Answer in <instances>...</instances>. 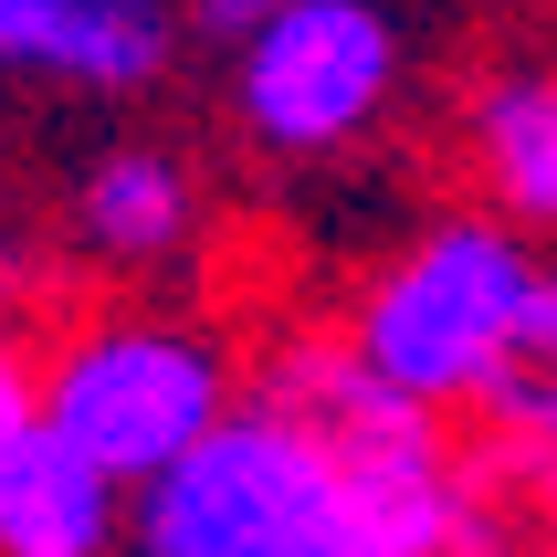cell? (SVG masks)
<instances>
[{"instance_id": "obj_1", "label": "cell", "mask_w": 557, "mask_h": 557, "mask_svg": "<svg viewBox=\"0 0 557 557\" xmlns=\"http://www.w3.org/2000/svg\"><path fill=\"white\" fill-rule=\"evenodd\" d=\"M126 547L137 557H389L369 505L347 495V473L263 400L211 421L180 463H158L126 495Z\"/></svg>"}, {"instance_id": "obj_2", "label": "cell", "mask_w": 557, "mask_h": 557, "mask_svg": "<svg viewBox=\"0 0 557 557\" xmlns=\"http://www.w3.org/2000/svg\"><path fill=\"white\" fill-rule=\"evenodd\" d=\"M536 232L505 211H442L421 221L389 263H379L358 295H347V347L369 358L389 389L432 410H473V389L495 379L505 337L536 295Z\"/></svg>"}, {"instance_id": "obj_3", "label": "cell", "mask_w": 557, "mask_h": 557, "mask_svg": "<svg viewBox=\"0 0 557 557\" xmlns=\"http://www.w3.org/2000/svg\"><path fill=\"white\" fill-rule=\"evenodd\" d=\"M243 400L295 421V432L347 473V495L369 505V527H379L389 557H442V536H453V463H463L453 410L389 389V379L347 347L337 315H326V326H284V337L252 358Z\"/></svg>"}, {"instance_id": "obj_4", "label": "cell", "mask_w": 557, "mask_h": 557, "mask_svg": "<svg viewBox=\"0 0 557 557\" xmlns=\"http://www.w3.org/2000/svg\"><path fill=\"white\" fill-rule=\"evenodd\" d=\"M243 410V358L189 315H74L42 347V432L74 442L116 495Z\"/></svg>"}, {"instance_id": "obj_5", "label": "cell", "mask_w": 557, "mask_h": 557, "mask_svg": "<svg viewBox=\"0 0 557 557\" xmlns=\"http://www.w3.org/2000/svg\"><path fill=\"white\" fill-rule=\"evenodd\" d=\"M410 42L389 0H284L232 42V116L263 158H347L400 106Z\"/></svg>"}, {"instance_id": "obj_6", "label": "cell", "mask_w": 557, "mask_h": 557, "mask_svg": "<svg viewBox=\"0 0 557 557\" xmlns=\"http://www.w3.org/2000/svg\"><path fill=\"white\" fill-rule=\"evenodd\" d=\"M180 0H0V85L148 95L180 63Z\"/></svg>"}, {"instance_id": "obj_7", "label": "cell", "mask_w": 557, "mask_h": 557, "mask_svg": "<svg viewBox=\"0 0 557 557\" xmlns=\"http://www.w3.org/2000/svg\"><path fill=\"white\" fill-rule=\"evenodd\" d=\"M74 252L106 263V274H158V263H180L200 243V180H189V158L169 148H106L85 158V180H74Z\"/></svg>"}, {"instance_id": "obj_8", "label": "cell", "mask_w": 557, "mask_h": 557, "mask_svg": "<svg viewBox=\"0 0 557 557\" xmlns=\"http://www.w3.org/2000/svg\"><path fill=\"white\" fill-rule=\"evenodd\" d=\"M463 158L484 211L557 232V63H495L463 95Z\"/></svg>"}, {"instance_id": "obj_9", "label": "cell", "mask_w": 557, "mask_h": 557, "mask_svg": "<svg viewBox=\"0 0 557 557\" xmlns=\"http://www.w3.org/2000/svg\"><path fill=\"white\" fill-rule=\"evenodd\" d=\"M442 557H557V442L484 432L453 463V536Z\"/></svg>"}, {"instance_id": "obj_10", "label": "cell", "mask_w": 557, "mask_h": 557, "mask_svg": "<svg viewBox=\"0 0 557 557\" xmlns=\"http://www.w3.org/2000/svg\"><path fill=\"white\" fill-rule=\"evenodd\" d=\"M0 557H116V484L74 442L32 432L0 463Z\"/></svg>"}, {"instance_id": "obj_11", "label": "cell", "mask_w": 557, "mask_h": 557, "mask_svg": "<svg viewBox=\"0 0 557 557\" xmlns=\"http://www.w3.org/2000/svg\"><path fill=\"white\" fill-rule=\"evenodd\" d=\"M473 421L557 442V274H536V295H527V315H516V337H505L495 379L473 389Z\"/></svg>"}, {"instance_id": "obj_12", "label": "cell", "mask_w": 557, "mask_h": 557, "mask_svg": "<svg viewBox=\"0 0 557 557\" xmlns=\"http://www.w3.org/2000/svg\"><path fill=\"white\" fill-rule=\"evenodd\" d=\"M32 432H42V358H22L11 326H0V463H11Z\"/></svg>"}, {"instance_id": "obj_13", "label": "cell", "mask_w": 557, "mask_h": 557, "mask_svg": "<svg viewBox=\"0 0 557 557\" xmlns=\"http://www.w3.org/2000/svg\"><path fill=\"white\" fill-rule=\"evenodd\" d=\"M263 11H284V0H189V22H200V32H221V42H243Z\"/></svg>"}, {"instance_id": "obj_14", "label": "cell", "mask_w": 557, "mask_h": 557, "mask_svg": "<svg viewBox=\"0 0 557 557\" xmlns=\"http://www.w3.org/2000/svg\"><path fill=\"white\" fill-rule=\"evenodd\" d=\"M11 295H22V274H11V252H0V326H11Z\"/></svg>"}]
</instances>
